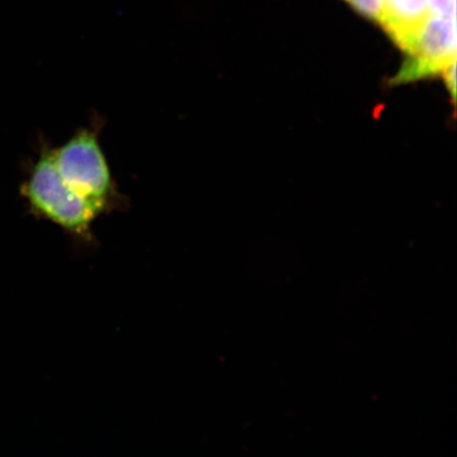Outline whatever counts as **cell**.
Returning a JSON list of instances; mask_svg holds the SVG:
<instances>
[{"mask_svg": "<svg viewBox=\"0 0 457 457\" xmlns=\"http://www.w3.org/2000/svg\"><path fill=\"white\" fill-rule=\"evenodd\" d=\"M428 13L456 17V0H428Z\"/></svg>", "mask_w": 457, "mask_h": 457, "instance_id": "cell-6", "label": "cell"}, {"mask_svg": "<svg viewBox=\"0 0 457 457\" xmlns=\"http://www.w3.org/2000/svg\"><path fill=\"white\" fill-rule=\"evenodd\" d=\"M386 14L381 26L393 41L405 50L428 13V0H385Z\"/></svg>", "mask_w": 457, "mask_h": 457, "instance_id": "cell-4", "label": "cell"}, {"mask_svg": "<svg viewBox=\"0 0 457 457\" xmlns=\"http://www.w3.org/2000/svg\"><path fill=\"white\" fill-rule=\"evenodd\" d=\"M404 51L410 59L395 78L396 83L443 72L456 62V17L428 14Z\"/></svg>", "mask_w": 457, "mask_h": 457, "instance_id": "cell-3", "label": "cell"}, {"mask_svg": "<svg viewBox=\"0 0 457 457\" xmlns=\"http://www.w3.org/2000/svg\"><path fill=\"white\" fill-rule=\"evenodd\" d=\"M355 7L359 12L370 17V19L379 22L385 20L386 4L385 0H347Z\"/></svg>", "mask_w": 457, "mask_h": 457, "instance_id": "cell-5", "label": "cell"}, {"mask_svg": "<svg viewBox=\"0 0 457 457\" xmlns=\"http://www.w3.org/2000/svg\"><path fill=\"white\" fill-rule=\"evenodd\" d=\"M445 79V85L448 86L450 94L453 95L455 99L456 94V62H453L450 66L445 68L442 72Z\"/></svg>", "mask_w": 457, "mask_h": 457, "instance_id": "cell-7", "label": "cell"}, {"mask_svg": "<svg viewBox=\"0 0 457 457\" xmlns=\"http://www.w3.org/2000/svg\"><path fill=\"white\" fill-rule=\"evenodd\" d=\"M21 193L29 211L37 219L59 227L78 243L94 244L95 222L102 214L67 185L56 168L54 147L48 143H42Z\"/></svg>", "mask_w": 457, "mask_h": 457, "instance_id": "cell-1", "label": "cell"}, {"mask_svg": "<svg viewBox=\"0 0 457 457\" xmlns=\"http://www.w3.org/2000/svg\"><path fill=\"white\" fill-rule=\"evenodd\" d=\"M102 127V119L95 118L89 127L78 129L64 145L54 147V156L67 185L103 216L127 207L128 199L120 193L103 151Z\"/></svg>", "mask_w": 457, "mask_h": 457, "instance_id": "cell-2", "label": "cell"}]
</instances>
